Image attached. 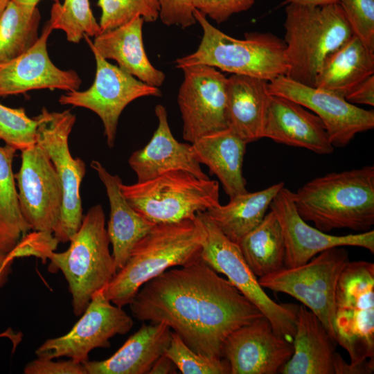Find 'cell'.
<instances>
[{"instance_id": "6da1fadb", "label": "cell", "mask_w": 374, "mask_h": 374, "mask_svg": "<svg viewBox=\"0 0 374 374\" xmlns=\"http://www.w3.org/2000/svg\"><path fill=\"white\" fill-rule=\"evenodd\" d=\"M129 305L137 320L166 324L191 350L211 358H222L232 332L263 316L201 259L148 280Z\"/></svg>"}, {"instance_id": "7a4b0ae2", "label": "cell", "mask_w": 374, "mask_h": 374, "mask_svg": "<svg viewBox=\"0 0 374 374\" xmlns=\"http://www.w3.org/2000/svg\"><path fill=\"white\" fill-rule=\"evenodd\" d=\"M204 230L197 215L177 222L156 224L134 246L125 265L103 288L106 298L123 308L148 280L175 266L200 259Z\"/></svg>"}, {"instance_id": "3957f363", "label": "cell", "mask_w": 374, "mask_h": 374, "mask_svg": "<svg viewBox=\"0 0 374 374\" xmlns=\"http://www.w3.org/2000/svg\"><path fill=\"white\" fill-rule=\"evenodd\" d=\"M293 199L300 216L323 232L368 231L374 224V166L316 177L293 193Z\"/></svg>"}, {"instance_id": "277c9868", "label": "cell", "mask_w": 374, "mask_h": 374, "mask_svg": "<svg viewBox=\"0 0 374 374\" xmlns=\"http://www.w3.org/2000/svg\"><path fill=\"white\" fill-rule=\"evenodd\" d=\"M337 344L348 353L350 364L338 354L335 374L374 371V264L349 261L337 286L335 301Z\"/></svg>"}, {"instance_id": "5b68a950", "label": "cell", "mask_w": 374, "mask_h": 374, "mask_svg": "<svg viewBox=\"0 0 374 374\" xmlns=\"http://www.w3.org/2000/svg\"><path fill=\"white\" fill-rule=\"evenodd\" d=\"M284 28L288 63L285 75L308 86H314L328 57L353 35L338 3L286 4Z\"/></svg>"}, {"instance_id": "8992f818", "label": "cell", "mask_w": 374, "mask_h": 374, "mask_svg": "<svg viewBox=\"0 0 374 374\" xmlns=\"http://www.w3.org/2000/svg\"><path fill=\"white\" fill-rule=\"evenodd\" d=\"M193 14L202 28V37L195 52L176 60V67L206 64L267 82L286 74L288 63L284 40L269 33L258 32L246 33L243 39H236L211 24L197 9Z\"/></svg>"}, {"instance_id": "52a82bcc", "label": "cell", "mask_w": 374, "mask_h": 374, "mask_svg": "<svg viewBox=\"0 0 374 374\" xmlns=\"http://www.w3.org/2000/svg\"><path fill=\"white\" fill-rule=\"evenodd\" d=\"M69 242L66 251L49 253V268L52 271L60 269L64 274L72 296L73 313L79 317L92 296L104 288L116 273L100 204L89 209Z\"/></svg>"}, {"instance_id": "ba28073f", "label": "cell", "mask_w": 374, "mask_h": 374, "mask_svg": "<svg viewBox=\"0 0 374 374\" xmlns=\"http://www.w3.org/2000/svg\"><path fill=\"white\" fill-rule=\"evenodd\" d=\"M121 189L128 203L155 224L194 219L220 204L218 181L182 170L130 185L122 183Z\"/></svg>"}, {"instance_id": "9c48e42d", "label": "cell", "mask_w": 374, "mask_h": 374, "mask_svg": "<svg viewBox=\"0 0 374 374\" xmlns=\"http://www.w3.org/2000/svg\"><path fill=\"white\" fill-rule=\"evenodd\" d=\"M349 261L344 247H335L305 264L284 267L260 277L258 282L263 288L287 294L299 301L318 317L336 341L335 294L341 274Z\"/></svg>"}, {"instance_id": "30bf717a", "label": "cell", "mask_w": 374, "mask_h": 374, "mask_svg": "<svg viewBox=\"0 0 374 374\" xmlns=\"http://www.w3.org/2000/svg\"><path fill=\"white\" fill-rule=\"evenodd\" d=\"M204 230L200 259L226 279L252 302L278 335L292 341L299 306L271 299L244 259L238 244L229 240L204 212L197 214Z\"/></svg>"}, {"instance_id": "8fae6325", "label": "cell", "mask_w": 374, "mask_h": 374, "mask_svg": "<svg viewBox=\"0 0 374 374\" xmlns=\"http://www.w3.org/2000/svg\"><path fill=\"white\" fill-rule=\"evenodd\" d=\"M37 117L36 143L49 157L62 190L61 213L53 235L58 243H66L77 233L83 218L80 185L86 165L80 158L72 157L69 147L76 117L70 110L51 112L45 107Z\"/></svg>"}, {"instance_id": "7c38bea8", "label": "cell", "mask_w": 374, "mask_h": 374, "mask_svg": "<svg viewBox=\"0 0 374 374\" xmlns=\"http://www.w3.org/2000/svg\"><path fill=\"white\" fill-rule=\"evenodd\" d=\"M96 60L93 84L84 91H67L59 98L61 105L88 109L101 119L108 146L114 147L119 117L127 105L145 96L160 97L159 87L149 85L112 64L99 55L89 37L84 35Z\"/></svg>"}, {"instance_id": "4fadbf2b", "label": "cell", "mask_w": 374, "mask_h": 374, "mask_svg": "<svg viewBox=\"0 0 374 374\" xmlns=\"http://www.w3.org/2000/svg\"><path fill=\"white\" fill-rule=\"evenodd\" d=\"M112 303L103 288L96 292L73 328L62 336L46 339L36 349L37 357H66L84 363L92 350L109 348L111 338L127 333L134 325L123 308Z\"/></svg>"}, {"instance_id": "5bb4252c", "label": "cell", "mask_w": 374, "mask_h": 374, "mask_svg": "<svg viewBox=\"0 0 374 374\" xmlns=\"http://www.w3.org/2000/svg\"><path fill=\"white\" fill-rule=\"evenodd\" d=\"M181 69L184 80L177 103L183 121V139L192 143L204 135L228 128L227 78L206 64Z\"/></svg>"}, {"instance_id": "9a60e30c", "label": "cell", "mask_w": 374, "mask_h": 374, "mask_svg": "<svg viewBox=\"0 0 374 374\" xmlns=\"http://www.w3.org/2000/svg\"><path fill=\"white\" fill-rule=\"evenodd\" d=\"M267 89L269 94L295 101L317 115L334 148H344L357 134L374 127L373 110L360 108L330 91L303 84L285 75L269 82Z\"/></svg>"}, {"instance_id": "2e32d148", "label": "cell", "mask_w": 374, "mask_h": 374, "mask_svg": "<svg viewBox=\"0 0 374 374\" xmlns=\"http://www.w3.org/2000/svg\"><path fill=\"white\" fill-rule=\"evenodd\" d=\"M21 152L15 175L22 215L34 231L53 233L62 205V190L46 151L37 143Z\"/></svg>"}, {"instance_id": "e0dca14e", "label": "cell", "mask_w": 374, "mask_h": 374, "mask_svg": "<svg viewBox=\"0 0 374 374\" xmlns=\"http://www.w3.org/2000/svg\"><path fill=\"white\" fill-rule=\"evenodd\" d=\"M292 342L278 335L264 316L232 332L225 339L221 357L231 374H276L293 353Z\"/></svg>"}, {"instance_id": "ac0fdd59", "label": "cell", "mask_w": 374, "mask_h": 374, "mask_svg": "<svg viewBox=\"0 0 374 374\" xmlns=\"http://www.w3.org/2000/svg\"><path fill=\"white\" fill-rule=\"evenodd\" d=\"M269 208L281 226L285 247V267L306 263L319 253L335 247H359L374 253V231L332 235L308 224L296 211L293 192L283 187Z\"/></svg>"}, {"instance_id": "d6986e66", "label": "cell", "mask_w": 374, "mask_h": 374, "mask_svg": "<svg viewBox=\"0 0 374 374\" xmlns=\"http://www.w3.org/2000/svg\"><path fill=\"white\" fill-rule=\"evenodd\" d=\"M53 30L48 21L35 44L17 57L0 64V96L48 89L78 90L82 82L73 70H62L51 60L48 38Z\"/></svg>"}, {"instance_id": "ffe728a7", "label": "cell", "mask_w": 374, "mask_h": 374, "mask_svg": "<svg viewBox=\"0 0 374 374\" xmlns=\"http://www.w3.org/2000/svg\"><path fill=\"white\" fill-rule=\"evenodd\" d=\"M263 138L318 154H332L335 148L317 115L295 101L276 95L269 98Z\"/></svg>"}, {"instance_id": "44dd1931", "label": "cell", "mask_w": 374, "mask_h": 374, "mask_svg": "<svg viewBox=\"0 0 374 374\" xmlns=\"http://www.w3.org/2000/svg\"><path fill=\"white\" fill-rule=\"evenodd\" d=\"M154 113L158 126L150 141L145 147L134 152L128 160L137 182L176 170L189 172L201 179H209L195 159L191 144L180 143L174 137L166 107L159 104L154 108Z\"/></svg>"}, {"instance_id": "7402d4cb", "label": "cell", "mask_w": 374, "mask_h": 374, "mask_svg": "<svg viewBox=\"0 0 374 374\" xmlns=\"http://www.w3.org/2000/svg\"><path fill=\"white\" fill-rule=\"evenodd\" d=\"M91 167L96 172L103 184L110 206L109 220L107 232L112 245V257L116 271L127 261L136 243L155 224L138 213L123 196L122 180L112 175L100 163L93 160Z\"/></svg>"}, {"instance_id": "603a6c76", "label": "cell", "mask_w": 374, "mask_h": 374, "mask_svg": "<svg viewBox=\"0 0 374 374\" xmlns=\"http://www.w3.org/2000/svg\"><path fill=\"white\" fill-rule=\"evenodd\" d=\"M171 334L165 323H143L109 358L82 364L87 374H148L168 347Z\"/></svg>"}, {"instance_id": "cb8c5ba5", "label": "cell", "mask_w": 374, "mask_h": 374, "mask_svg": "<svg viewBox=\"0 0 374 374\" xmlns=\"http://www.w3.org/2000/svg\"><path fill=\"white\" fill-rule=\"evenodd\" d=\"M293 353L283 374H335L336 341L318 317L305 305L299 306Z\"/></svg>"}, {"instance_id": "d4e9b609", "label": "cell", "mask_w": 374, "mask_h": 374, "mask_svg": "<svg viewBox=\"0 0 374 374\" xmlns=\"http://www.w3.org/2000/svg\"><path fill=\"white\" fill-rule=\"evenodd\" d=\"M144 20L136 17L114 29L102 32L92 45L100 56L115 60L118 66L139 80L159 87L166 75L150 62L143 40Z\"/></svg>"}, {"instance_id": "484cf974", "label": "cell", "mask_w": 374, "mask_h": 374, "mask_svg": "<svg viewBox=\"0 0 374 374\" xmlns=\"http://www.w3.org/2000/svg\"><path fill=\"white\" fill-rule=\"evenodd\" d=\"M267 81L232 74L226 82L228 127L247 143L263 138L270 94Z\"/></svg>"}, {"instance_id": "4316f807", "label": "cell", "mask_w": 374, "mask_h": 374, "mask_svg": "<svg viewBox=\"0 0 374 374\" xmlns=\"http://www.w3.org/2000/svg\"><path fill=\"white\" fill-rule=\"evenodd\" d=\"M247 144L229 127L204 135L191 143L195 159L217 176L229 197L247 192L242 173Z\"/></svg>"}, {"instance_id": "83f0119b", "label": "cell", "mask_w": 374, "mask_h": 374, "mask_svg": "<svg viewBox=\"0 0 374 374\" xmlns=\"http://www.w3.org/2000/svg\"><path fill=\"white\" fill-rule=\"evenodd\" d=\"M373 75L374 51L353 35L328 57L314 86L345 98Z\"/></svg>"}, {"instance_id": "f1b7e54d", "label": "cell", "mask_w": 374, "mask_h": 374, "mask_svg": "<svg viewBox=\"0 0 374 374\" xmlns=\"http://www.w3.org/2000/svg\"><path fill=\"white\" fill-rule=\"evenodd\" d=\"M284 186L280 181L259 191L241 193L230 197L228 204H220L204 213L229 240L238 244L262 222L272 200Z\"/></svg>"}, {"instance_id": "f546056e", "label": "cell", "mask_w": 374, "mask_h": 374, "mask_svg": "<svg viewBox=\"0 0 374 374\" xmlns=\"http://www.w3.org/2000/svg\"><path fill=\"white\" fill-rule=\"evenodd\" d=\"M248 266L259 278L285 267V247L279 221L273 211L238 243Z\"/></svg>"}, {"instance_id": "4dcf8cb0", "label": "cell", "mask_w": 374, "mask_h": 374, "mask_svg": "<svg viewBox=\"0 0 374 374\" xmlns=\"http://www.w3.org/2000/svg\"><path fill=\"white\" fill-rule=\"evenodd\" d=\"M16 150L0 146V252L9 254L31 230L19 201L12 161Z\"/></svg>"}, {"instance_id": "1f68e13d", "label": "cell", "mask_w": 374, "mask_h": 374, "mask_svg": "<svg viewBox=\"0 0 374 374\" xmlns=\"http://www.w3.org/2000/svg\"><path fill=\"white\" fill-rule=\"evenodd\" d=\"M40 19L37 6L9 1L0 16V64L17 57L35 44Z\"/></svg>"}, {"instance_id": "d6a6232c", "label": "cell", "mask_w": 374, "mask_h": 374, "mask_svg": "<svg viewBox=\"0 0 374 374\" xmlns=\"http://www.w3.org/2000/svg\"><path fill=\"white\" fill-rule=\"evenodd\" d=\"M53 30H62L69 42L78 43L84 35L96 37L102 33L89 0H64L54 3L48 20Z\"/></svg>"}, {"instance_id": "836d02e7", "label": "cell", "mask_w": 374, "mask_h": 374, "mask_svg": "<svg viewBox=\"0 0 374 374\" xmlns=\"http://www.w3.org/2000/svg\"><path fill=\"white\" fill-rule=\"evenodd\" d=\"M101 9L99 25L102 32L118 28L136 17L154 22L159 16L157 0H98Z\"/></svg>"}, {"instance_id": "e575fe53", "label": "cell", "mask_w": 374, "mask_h": 374, "mask_svg": "<svg viewBox=\"0 0 374 374\" xmlns=\"http://www.w3.org/2000/svg\"><path fill=\"white\" fill-rule=\"evenodd\" d=\"M164 354L184 374H231L226 359L211 358L195 353L174 331H172L170 342Z\"/></svg>"}, {"instance_id": "d590c367", "label": "cell", "mask_w": 374, "mask_h": 374, "mask_svg": "<svg viewBox=\"0 0 374 374\" xmlns=\"http://www.w3.org/2000/svg\"><path fill=\"white\" fill-rule=\"evenodd\" d=\"M38 118H30L24 108H11L0 103V140L22 151L36 143Z\"/></svg>"}, {"instance_id": "8d00e7d4", "label": "cell", "mask_w": 374, "mask_h": 374, "mask_svg": "<svg viewBox=\"0 0 374 374\" xmlns=\"http://www.w3.org/2000/svg\"><path fill=\"white\" fill-rule=\"evenodd\" d=\"M353 35L374 51V0H339Z\"/></svg>"}, {"instance_id": "74e56055", "label": "cell", "mask_w": 374, "mask_h": 374, "mask_svg": "<svg viewBox=\"0 0 374 374\" xmlns=\"http://www.w3.org/2000/svg\"><path fill=\"white\" fill-rule=\"evenodd\" d=\"M256 0H193V6L206 17L220 24L233 15L249 10Z\"/></svg>"}, {"instance_id": "f35d334b", "label": "cell", "mask_w": 374, "mask_h": 374, "mask_svg": "<svg viewBox=\"0 0 374 374\" xmlns=\"http://www.w3.org/2000/svg\"><path fill=\"white\" fill-rule=\"evenodd\" d=\"M58 244L53 233L34 231L27 233L8 255L13 259L34 256L44 261Z\"/></svg>"}, {"instance_id": "ab89813d", "label": "cell", "mask_w": 374, "mask_h": 374, "mask_svg": "<svg viewBox=\"0 0 374 374\" xmlns=\"http://www.w3.org/2000/svg\"><path fill=\"white\" fill-rule=\"evenodd\" d=\"M159 19L166 26L186 28L196 24L193 0H157Z\"/></svg>"}, {"instance_id": "60d3db41", "label": "cell", "mask_w": 374, "mask_h": 374, "mask_svg": "<svg viewBox=\"0 0 374 374\" xmlns=\"http://www.w3.org/2000/svg\"><path fill=\"white\" fill-rule=\"evenodd\" d=\"M25 374H87L82 363L70 359L54 362L52 359L38 357L28 363Z\"/></svg>"}, {"instance_id": "b9f144b4", "label": "cell", "mask_w": 374, "mask_h": 374, "mask_svg": "<svg viewBox=\"0 0 374 374\" xmlns=\"http://www.w3.org/2000/svg\"><path fill=\"white\" fill-rule=\"evenodd\" d=\"M351 104L374 105V75L370 76L344 98Z\"/></svg>"}, {"instance_id": "7bdbcfd3", "label": "cell", "mask_w": 374, "mask_h": 374, "mask_svg": "<svg viewBox=\"0 0 374 374\" xmlns=\"http://www.w3.org/2000/svg\"><path fill=\"white\" fill-rule=\"evenodd\" d=\"M177 371L173 361L163 354L155 361L148 374H176Z\"/></svg>"}, {"instance_id": "ee69618b", "label": "cell", "mask_w": 374, "mask_h": 374, "mask_svg": "<svg viewBox=\"0 0 374 374\" xmlns=\"http://www.w3.org/2000/svg\"><path fill=\"white\" fill-rule=\"evenodd\" d=\"M14 259L8 254L0 252V289L2 288L8 280L12 272V265Z\"/></svg>"}, {"instance_id": "f6af8a7d", "label": "cell", "mask_w": 374, "mask_h": 374, "mask_svg": "<svg viewBox=\"0 0 374 374\" xmlns=\"http://www.w3.org/2000/svg\"><path fill=\"white\" fill-rule=\"evenodd\" d=\"M339 0H285L282 4L296 3L305 6H323L338 3Z\"/></svg>"}, {"instance_id": "bcb514c9", "label": "cell", "mask_w": 374, "mask_h": 374, "mask_svg": "<svg viewBox=\"0 0 374 374\" xmlns=\"http://www.w3.org/2000/svg\"><path fill=\"white\" fill-rule=\"evenodd\" d=\"M18 3L27 5V6H36L40 0H12ZM54 3L60 2L59 0H52Z\"/></svg>"}, {"instance_id": "7dc6e473", "label": "cell", "mask_w": 374, "mask_h": 374, "mask_svg": "<svg viewBox=\"0 0 374 374\" xmlns=\"http://www.w3.org/2000/svg\"><path fill=\"white\" fill-rule=\"evenodd\" d=\"M10 0H0V16L6 9Z\"/></svg>"}]
</instances>
